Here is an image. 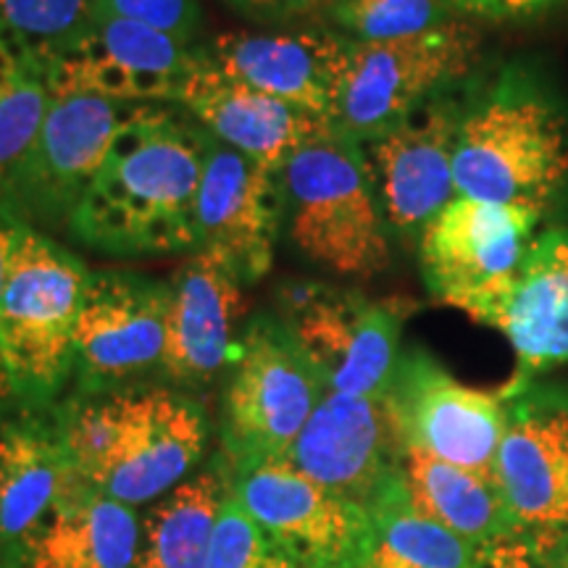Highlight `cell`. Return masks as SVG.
Here are the masks:
<instances>
[{
	"instance_id": "cell-1",
	"label": "cell",
	"mask_w": 568,
	"mask_h": 568,
	"mask_svg": "<svg viewBox=\"0 0 568 568\" xmlns=\"http://www.w3.org/2000/svg\"><path fill=\"white\" fill-rule=\"evenodd\" d=\"M205 153L209 132L182 109L138 105L71 213L67 234L113 258L195 253Z\"/></svg>"
},
{
	"instance_id": "cell-2",
	"label": "cell",
	"mask_w": 568,
	"mask_h": 568,
	"mask_svg": "<svg viewBox=\"0 0 568 568\" xmlns=\"http://www.w3.org/2000/svg\"><path fill=\"white\" fill-rule=\"evenodd\" d=\"M59 414L71 468L126 506L161 500L190 479L211 435L203 403L174 387L71 395Z\"/></svg>"
},
{
	"instance_id": "cell-3",
	"label": "cell",
	"mask_w": 568,
	"mask_h": 568,
	"mask_svg": "<svg viewBox=\"0 0 568 568\" xmlns=\"http://www.w3.org/2000/svg\"><path fill=\"white\" fill-rule=\"evenodd\" d=\"M458 195L545 209L568 184V122L524 71H506L466 103L456 140Z\"/></svg>"
},
{
	"instance_id": "cell-4",
	"label": "cell",
	"mask_w": 568,
	"mask_h": 568,
	"mask_svg": "<svg viewBox=\"0 0 568 568\" xmlns=\"http://www.w3.org/2000/svg\"><path fill=\"white\" fill-rule=\"evenodd\" d=\"M90 268L53 234L27 226L0 303V366L11 406L51 408L74 374Z\"/></svg>"
},
{
	"instance_id": "cell-5",
	"label": "cell",
	"mask_w": 568,
	"mask_h": 568,
	"mask_svg": "<svg viewBox=\"0 0 568 568\" xmlns=\"http://www.w3.org/2000/svg\"><path fill=\"white\" fill-rule=\"evenodd\" d=\"M287 230L303 258L347 280H372L393 261V234L364 145L337 130L301 148L284 166Z\"/></svg>"
},
{
	"instance_id": "cell-6",
	"label": "cell",
	"mask_w": 568,
	"mask_h": 568,
	"mask_svg": "<svg viewBox=\"0 0 568 568\" xmlns=\"http://www.w3.org/2000/svg\"><path fill=\"white\" fill-rule=\"evenodd\" d=\"M326 387L280 316L243 326L222 400V445L230 471L284 458Z\"/></svg>"
},
{
	"instance_id": "cell-7",
	"label": "cell",
	"mask_w": 568,
	"mask_h": 568,
	"mask_svg": "<svg viewBox=\"0 0 568 568\" xmlns=\"http://www.w3.org/2000/svg\"><path fill=\"white\" fill-rule=\"evenodd\" d=\"M274 314L308 355L326 393L385 397L410 303L374 301L353 287L293 280L276 290Z\"/></svg>"
},
{
	"instance_id": "cell-8",
	"label": "cell",
	"mask_w": 568,
	"mask_h": 568,
	"mask_svg": "<svg viewBox=\"0 0 568 568\" xmlns=\"http://www.w3.org/2000/svg\"><path fill=\"white\" fill-rule=\"evenodd\" d=\"M479 61V38L466 21L382 42H351L332 126L361 145L458 88Z\"/></svg>"
},
{
	"instance_id": "cell-9",
	"label": "cell",
	"mask_w": 568,
	"mask_h": 568,
	"mask_svg": "<svg viewBox=\"0 0 568 568\" xmlns=\"http://www.w3.org/2000/svg\"><path fill=\"white\" fill-rule=\"evenodd\" d=\"M539 213L456 195L418 237L432 297L487 324L521 266Z\"/></svg>"
},
{
	"instance_id": "cell-10",
	"label": "cell",
	"mask_w": 568,
	"mask_h": 568,
	"mask_svg": "<svg viewBox=\"0 0 568 568\" xmlns=\"http://www.w3.org/2000/svg\"><path fill=\"white\" fill-rule=\"evenodd\" d=\"M132 109L138 105L53 88L38 138L0 197L34 230H67Z\"/></svg>"
},
{
	"instance_id": "cell-11",
	"label": "cell",
	"mask_w": 568,
	"mask_h": 568,
	"mask_svg": "<svg viewBox=\"0 0 568 568\" xmlns=\"http://www.w3.org/2000/svg\"><path fill=\"white\" fill-rule=\"evenodd\" d=\"M169 282L126 268L92 272L74 337V395H105L163 376Z\"/></svg>"
},
{
	"instance_id": "cell-12",
	"label": "cell",
	"mask_w": 568,
	"mask_h": 568,
	"mask_svg": "<svg viewBox=\"0 0 568 568\" xmlns=\"http://www.w3.org/2000/svg\"><path fill=\"white\" fill-rule=\"evenodd\" d=\"M385 403L403 447L495 477L508 422L503 393L466 385L429 351L414 345L397 355Z\"/></svg>"
},
{
	"instance_id": "cell-13",
	"label": "cell",
	"mask_w": 568,
	"mask_h": 568,
	"mask_svg": "<svg viewBox=\"0 0 568 568\" xmlns=\"http://www.w3.org/2000/svg\"><path fill=\"white\" fill-rule=\"evenodd\" d=\"M232 495L295 568H366L374 521L284 458L232 474Z\"/></svg>"
},
{
	"instance_id": "cell-14",
	"label": "cell",
	"mask_w": 568,
	"mask_h": 568,
	"mask_svg": "<svg viewBox=\"0 0 568 568\" xmlns=\"http://www.w3.org/2000/svg\"><path fill=\"white\" fill-rule=\"evenodd\" d=\"M506 435L495 479L516 535L548 550L568 537V389L527 382L500 389Z\"/></svg>"
},
{
	"instance_id": "cell-15",
	"label": "cell",
	"mask_w": 568,
	"mask_h": 568,
	"mask_svg": "<svg viewBox=\"0 0 568 568\" xmlns=\"http://www.w3.org/2000/svg\"><path fill=\"white\" fill-rule=\"evenodd\" d=\"M460 88V84H458ZM458 88L439 92L364 145L376 197L393 237H422L456 190V140L466 103Z\"/></svg>"
},
{
	"instance_id": "cell-16",
	"label": "cell",
	"mask_w": 568,
	"mask_h": 568,
	"mask_svg": "<svg viewBox=\"0 0 568 568\" xmlns=\"http://www.w3.org/2000/svg\"><path fill=\"white\" fill-rule=\"evenodd\" d=\"M284 224V172L247 159L209 134L195 209L197 251L222 261L243 284H253L272 268Z\"/></svg>"
},
{
	"instance_id": "cell-17",
	"label": "cell",
	"mask_w": 568,
	"mask_h": 568,
	"mask_svg": "<svg viewBox=\"0 0 568 568\" xmlns=\"http://www.w3.org/2000/svg\"><path fill=\"white\" fill-rule=\"evenodd\" d=\"M403 450L385 397L326 393L284 460L372 514L400 479Z\"/></svg>"
},
{
	"instance_id": "cell-18",
	"label": "cell",
	"mask_w": 568,
	"mask_h": 568,
	"mask_svg": "<svg viewBox=\"0 0 568 568\" xmlns=\"http://www.w3.org/2000/svg\"><path fill=\"white\" fill-rule=\"evenodd\" d=\"M201 42H182L124 19L92 17L53 63V88L124 105H176Z\"/></svg>"
},
{
	"instance_id": "cell-19",
	"label": "cell",
	"mask_w": 568,
	"mask_h": 568,
	"mask_svg": "<svg viewBox=\"0 0 568 568\" xmlns=\"http://www.w3.org/2000/svg\"><path fill=\"white\" fill-rule=\"evenodd\" d=\"M351 42L326 30L230 32L203 42L222 74L332 124Z\"/></svg>"
},
{
	"instance_id": "cell-20",
	"label": "cell",
	"mask_w": 568,
	"mask_h": 568,
	"mask_svg": "<svg viewBox=\"0 0 568 568\" xmlns=\"http://www.w3.org/2000/svg\"><path fill=\"white\" fill-rule=\"evenodd\" d=\"M71 477L59 403L0 410V566L17 568Z\"/></svg>"
},
{
	"instance_id": "cell-21",
	"label": "cell",
	"mask_w": 568,
	"mask_h": 568,
	"mask_svg": "<svg viewBox=\"0 0 568 568\" xmlns=\"http://www.w3.org/2000/svg\"><path fill=\"white\" fill-rule=\"evenodd\" d=\"M169 305L163 379L176 387H205L237 355L245 284L211 253L195 251L176 268Z\"/></svg>"
},
{
	"instance_id": "cell-22",
	"label": "cell",
	"mask_w": 568,
	"mask_h": 568,
	"mask_svg": "<svg viewBox=\"0 0 568 568\" xmlns=\"http://www.w3.org/2000/svg\"><path fill=\"white\" fill-rule=\"evenodd\" d=\"M176 109L201 124L213 140L280 172H284L301 148L335 130L314 113L276 101L266 92L222 74L205 59L203 45Z\"/></svg>"
},
{
	"instance_id": "cell-23",
	"label": "cell",
	"mask_w": 568,
	"mask_h": 568,
	"mask_svg": "<svg viewBox=\"0 0 568 568\" xmlns=\"http://www.w3.org/2000/svg\"><path fill=\"white\" fill-rule=\"evenodd\" d=\"M516 355L510 385L568 364V226L531 237L521 266L487 318Z\"/></svg>"
},
{
	"instance_id": "cell-24",
	"label": "cell",
	"mask_w": 568,
	"mask_h": 568,
	"mask_svg": "<svg viewBox=\"0 0 568 568\" xmlns=\"http://www.w3.org/2000/svg\"><path fill=\"white\" fill-rule=\"evenodd\" d=\"M140 545L134 506L98 493L71 468L59 506L17 568H134Z\"/></svg>"
},
{
	"instance_id": "cell-25",
	"label": "cell",
	"mask_w": 568,
	"mask_h": 568,
	"mask_svg": "<svg viewBox=\"0 0 568 568\" xmlns=\"http://www.w3.org/2000/svg\"><path fill=\"white\" fill-rule=\"evenodd\" d=\"M403 487L414 510L474 548L481 550L497 539L516 535L506 497L489 474L468 471L416 447H406Z\"/></svg>"
},
{
	"instance_id": "cell-26",
	"label": "cell",
	"mask_w": 568,
	"mask_h": 568,
	"mask_svg": "<svg viewBox=\"0 0 568 568\" xmlns=\"http://www.w3.org/2000/svg\"><path fill=\"white\" fill-rule=\"evenodd\" d=\"M230 493V464L216 458V464L163 495L142 521V545L134 568L209 566L213 527Z\"/></svg>"
},
{
	"instance_id": "cell-27",
	"label": "cell",
	"mask_w": 568,
	"mask_h": 568,
	"mask_svg": "<svg viewBox=\"0 0 568 568\" xmlns=\"http://www.w3.org/2000/svg\"><path fill=\"white\" fill-rule=\"evenodd\" d=\"M372 521L366 568H477L481 550L414 510L403 474L372 508Z\"/></svg>"
},
{
	"instance_id": "cell-28",
	"label": "cell",
	"mask_w": 568,
	"mask_h": 568,
	"mask_svg": "<svg viewBox=\"0 0 568 568\" xmlns=\"http://www.w3.org/2000/svg\"><path fill=\"white\" fill-rule=\"evenodd\" d=\"M53 92V61L0 32V193L24 163Z\"/></svg>"
},
{
	"instance_id": "cell-29",
	"label": "cell",
	"mask_w": 568,
	"mask_h": 568,
	"mask_svg": "<svg viewBox=\"0 0 568 568\" xmlns=\"http://www.w3.org/2000/svg\"><path fill=\"white\" fill-rule=\"evenodd\" d=\"M329 17L347 40L382 42L429 32L456 13L445 0H332Z\"/></svg>"
},
{
	"instance_id": "cell-30",
	"label": "cell",
	"mask_w": 568,
	"mask_h": 568,
	"mask_svg": "<svg viewBox=\"0 0 568 568\" xmlns=\"http://www.w3.org/2000/svg\"><path fill=\"white\" fill-rule=\"evenodd\" d=\"M90 19V0H0V32L53 63Z\"/></svg>"
},
{
	"instance_id": "cell-31",
	"label": "cell",
	"mask_w": 568,
	"mask_h": 568,
	"mask_svg": "<svg viewBox=\"0 0 568 568\" xmlns=\"http://www.w3.org/2000/svg\"><path fill=\"white\" fill-rule=\"evenodd\" d=\"M205 568H295L230 493L211 537Z\"/></svg>"
},
{
	"instance_id": "cell-32",
	"label": "cell",
	"mask_w": 568,
	"mask_h": 568,
	"mask_svg": "<svg viewBox=\"0 0 568 568\" xmlns=\"http://www.w3.org/2000/svg\"><path fill=\"white\" fill-rule=\"evenodd\" d=\"M92 17L124 19L193 45L203 24L201 0H90Z\"/></svg>"
},
{
	"instance_id": "cell-33",
	"label": "cell",
	"mask_w": 568,
	"mask_h": 568,
	"mask_svg": "<svg viewBox=\"0 0 568 568\" xmlns=\"http://www.w3.org/2000/svg\"><path fill=\"white\" fill-rule=\"evenodd\" d=\"M447 9L464 17L489 21H516L556 9L564 0H445Z\"/></svg>"
},
{
	"instance_id": "cell-34",
	"label": "cell",
	"mask_w": 568,
	"mask_h": 568,
	"mask_svg": "<svg viewBox=\"0 0 568 568\" xmlns=\"http://www.w3.org/2000/svg\"><path fill=\"white\" fill-rule=\"evenodd\" d=\"M477 568H552V564L531 539L508 535L481 548Z\"/></svg>"
},
{
	"instance_id": "cell-35",
	"label": "cell",
	"mask_w": 568,
	"mask_h": 568,
	"mask_svg": "<svg viewBox=\"0 0 568 568\" xmlns=\"http://www.w3.org/2000/svg\"><path fill=\"white\" fill-rule=\"evenodd\" d=\"M27 226L30 224H27L24 219H21L11 205L0 197V303H3V290H6V280H9L13 253H17L19 240ZM9 406H11V395H9V385H6L3 366H0V410Z\"/></svg>"
},
{
	"instance_id": "cell-36",
	"label": "cell",
	"mask_w": 568,
	"mask_h": 568,
	"mask_svg": "<svg viewBox=\"0 0 568 568\" xmlns=\"http://www.w3.org/2000/svg\"><path fill=\"white\" fill-rule=\"evenodd\" d=\"M245 17L266 24H284V21L305 19L311 13L329 9L332 0H230Z\"/></svg>"
},
{
	"instance_id": "cell-37",
	"label": "cell",
	"mask_w": 568,
	"mask_h": 568,
	"mask_svg": "<svg viewBox=\"0 0 568 568\" xmlns=\"http://www.w3.org/2000/svg\"><path fill=\"white\" fill-rule=\"evenodd\" d=\"M542 552L550 558L552 568H568V537L560 539V542H556L552 548L542 550Z\"/></svg>"
},
{
	"instance_id": "cell-38",
	"label": "cell",
	"mask_w": 568,
	"mask_h": 568,
	"mask_svg": "<svg viewBox=\"0 0 568 568\" xmlns=\"http://www.w3.org/2000/svg\"><path fill=\"white\" fill-rule=\"evenodd\" d=\"M0 568H3V566H0Z\"/></svg>"
}]
</instances>
